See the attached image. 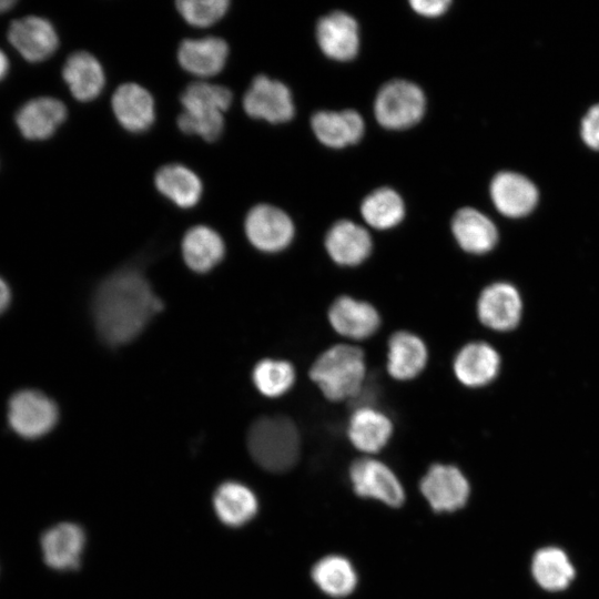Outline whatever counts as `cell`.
I'll use <instances>...</instances> for the list:
<instances>
[{"instance_id": "1", "label": "cell", "mask_w": 599, "mask_h": 599, "mask_svg": "<svg viewBox=\"0 0 599 599\" xmlns=\"http://www.w3.org/2000/svg\"><path fill=\"white\" fill-rule=\"evenodd\" d=\"M92 309L100 337L118 346L135 338L162 309V303L139 271L126 268L99 285Z\"/></svg>"}, {"instance_id": "2", "label": "cell", "mask_w": 599, "mask_h": 599, "mask_svg": "<svg viewBox=\"0 0 599 599\" xmlns=\"http://www.w3.org/2000/svg\"><path fill=\"white\" fill-rule=\"evenodd\" d=\"M366 375L364 353L338 344L322 353L309 369L311 379L332 402L353 399L362 390Z\"/></svg>"}, {"instance_id": "3", "label": "cell", "mask_w": 599, "mask_h": 599, "mask_svg": "<svg viewBox=\"0 0 599 599\" xmlns=\"http://www.w3.org/2000/svg\"><path fill=\"white\" fill-rule=\"evenodd\" d=\"M300 434L295 424L284 416L261 417L247 433V448L264 469L282 473L291 469L300 455Z\"/></svg>"}, {"instance_id": "4", "label": "cell", "mask_w": 599, "mask_h": 599, "mask_svg": "<svg viewBox=\"0 0 599 599\" xmlns=\"http://www.w3.org/2000/svg\"><path fill=\"white\" fill-rule=\"evenodd\" d=\"M425 106V94L417 84L403 79H394L385 83L377 92L374 113L382 126L389 130H403L420 121Z\"/></svg>"}, {"instance_id": "5", "label": "cell", "mask_w": 599, "mask_h": 599, "mask_svg": "<svg viewBox=\"0 0 599 599\" xmlns=\"http://www.w3.org/2000/svg\"><path fill=\"white\" fill-rule=\"evenodd\" d=\"M7 417L17 435L35 439L55 426L59 412L55 403L42 392L21 389L10 397Z\"/></svg>"}, {"instance_id": "6", "label": "cell", "mask_w": 599, "mask_h": 599, "mask_svg": "<svg viewBox=\"0 0 599 599\" xmlns=\"http://www.w3.org/2000/svg\"><path fill=\"white\" fill-rule=\"evenodd\" d=\"M243 109L251 118L271 123L287 122L295 113L290 89L264 74L253 79L243 97Z\"/></svg>"}, {"instance_id": "7", "label": "cell", "mask_w": 599, "mask_h": 599, "mask_svg": "<svg viewBox=\"0 0 599 599\" xmlns=\"http://www.w3.org/2000/svg\"><path fill=\"white\" fill-rule=\"evenodd\" d=\"M248 241L260 251L274 253L287 247L294 237V224L281 209L270 204L252 207L245 217Z\"/></svg>"}, {"instance_id": "8", "label": "cell", "mask_w": 599, "mask_h": 599, "mask_svg": "<svg viewBox=\"0 0 599 599\" xmlns=\"http://www.w3.org/2000/svg\"><path fill=\"white\" fill-rule=\"evenodd\" d=\"M522 303L510 283L497 282L486 286L477 302V315L487 327L505 332L515 328L521 317Z\"/></svg>"}, {"instance_id": "9", "label": "cell", "mask_w": 599, "mask_h": 599, "mask_svg": "<svg viewBox=\"0 0 599 599\" xmlns=\"http://www.w3.org/2000/svg\"><path fill=\"white\" fill-rule=\"evenodd\" d=\"M349 475L357 495L379 499L392 507L403 504V487L385 464L370 458L357 459L352 464Z\"/></svg>"}, {"instance_id": "10", "label": "cell", "mask_w": 599, "mask_h": 599, "mask_svg": "<svg viewBox=\"0 0 599 599\" xmlns=\"http://www.w3.org/2000/svg\"><path fill=\"white\" fill-rule=\"evenodd\" d=\"M420 490L435 511H453L465 505L469 485L451 465H433L420 481Z\"/></svg>"}, {"instance_id": "11", "label": "cell", "mask_w": 599, "mask_h": 599, "mask_svg": "<svg viewBox=\"0 0 599 599\" xmlns=\"http://www.w3.org/2000/svg\"><path fill=\"white\" fill-rule=\"evenodd\" d=\"M12 47L29 62H41L59 47L54 27L44 18L29 16L14 20L8 30Z\"/></svg>"}, {"instance_id": "12", "label": "cell", "mask_w": 599, "mask_h": 599, "mask_svg": "<svg viewBox=\"0 0 599 599\" xmlns=\"http://www.w3.org/2000/svg\"><path fill=\"white\" fill-rule=\"evenodd\" d=\"M316 40L328 58L349 61L357 55L359 49L358 23L344 11H332L317 21Z\"/></svg>"}, {"instance_id": "13", "label": "cell", "mask_w": 599, "mask_h": 599, "mask_svg": "<svg viewBox=\"0 0 599 599\" xmlns=\"http://www.w3.org/2000/svg\"><path fill=\"white\" fill-rule=\"evenodd\" d=\"M85 545L83 529L73 522H60L43 531L40 546L44 562L55 570L79 568Z\"/></svg>"}, {"instance_id": "14", "label": "cell", "mask_w": 599, "mask_h": 599, "mask_svg": "<svg viewBox=\"0 0 599 599\" xmlns=\"http://www.w3.org/2000/svg\"><path fill=\"white\" fill-rule=\"evenodd\" d=\"M328 321L338 334L353 339L370 337L380 324L379 314L373 305L346 295L332 303Z\"/></svg>"}, {"instance_id": "15", "label": "cell", "mask_w": 599, "mask_h": 599, "mask_svg": "<svg viewBox=\"0 0 599 599\" xmlns=\"http://www.w3.org/2000/svg\"><path fill=\"white\" fill-rule=\"evenodd\" d=\"M111 104L116 120L126 131L144 132L155 120L153 97L138 83L130 82L118 87Z\"/></svg>"}, {"instance_id": "16", "label": "cell", "mask_w": 599, "mask_h": 599, "mask_svg": "<svg viewBox=\"0 0 599 599\" xmlns=\"http://www.w3.org/2000/svg\"><path fill=\"white\" fill-rule=\"evenodd\" d=\"M454 373L467 387H481L493 382L500 369L497 351L484 342H473L463 346L454 359Z\"/></svg>"}, {"instance_id": "17", "label": "cell", "mask_w": 599, "mask_h": 599, "mask_svg": "<svg viewBox=\"0 0 599 599\" xmlns=\"http://www.w3.org/2000/svg\"><path fill=\"white\" fill-rule=\"evenodd\" d=\"M325 247L338 265L356 266L369 256L373 244L366 229L352 221L341 220L326 233Z\"/></svg>"}, {"instance_id": "18", "label": "cell", "mask_w": 599, "mask_h": 599, "mask_svg": "<svg viewBox=\"0 0 599 599\" xmlns=\"http://www.w3.org/2000/svg\"><path fill=\"white\" fill-rule=\"evenodd\" d=\"M65 119V105L50 97L28 101L16 114V123L21 134L33 141L50 138Z\"/></svg>"}, {"instance_id": "19", "label": "cell", "mask_w": 599, "mask_h": 599, "mask_svg": "<svg viewBox=\"0 0 599 599\" xmlns=\"http://www.w3.org/2000/svg\"><path fill=\"white\" fill-rule=\"evenodd\" d=\"M229 45L219 37L185 39L177 49V61L187 72L197 77H212L226 63Z\"/></svg>"}, {"instance_id": "20", "label": "cell", "mask_w": 599, "mask_h": 599, "mask_svg": "<svg viewBox=\"0 0 599 599\" xmlns=\"http://www.w3.org/2000/svg\"><path fill=\"white\" fill-rule=\"evenodd\" d=\"M490 194L497 210L509 217L528 214L538 199L535 185L514 172L498 173L491 181Z\"/></svg>"}, {"instance_id": "21", "label": "cell", "mask_w": 599, "mask_h": 599, "mask_svg": "<svg viewBox=\"0 0 599 599\" xmlns=\"http://www.w3.org/2000/svg\"><path fill=\"white\" fill-rule=\"evenodd\" d=\"M311 125L319 142L335 149L355 144L364 134V120L353 109L315 112Z\"/></svg>"}, {"instance_id": "22", "label": "cell", "mask_w": 599, "mask_h": 599, "mask_svg": "<svg viewBox=\"0 0 599 599\" xmlns=\"http://www.w3.org/2000/svg\"><path fill=\"white\" fill-rule=\"evenodd\" d=\"M451 232L458 245L471 254H485L498 241L497 229L491 220L473 207H463L454 214Z\"/></svg>"}, {"instance_id": "23", "label": "cell", "mask_w": 599, "mask_h": 599, "mask_svg": "<svg viewBox=\"0 0 599 599\" xmlns=\"http://www.w3.org/2000/svg\"><path fill=\"white\" fill-rule=\"evenodd\" d=\"M427 348L417 335L399 331L388 341L387 370L398 380H409L422 373L427 363Z\"/></svg>"}, {"instance_id": "24", "label": "cell", "mask_w": 599, "mask_h": 599, "mask_svg": "<svg viewBox=\"0 0 599 599\" xmlns=\"http://www.w3.org/2000/svg\"><path fill=\"white\" fill-rule=\"evenodd\" d=\"M62 75L72 95L82 102L98 98L105 83L101 63L85 51L74 52L67 59Z\"/></svg>"}, {"instance_id": "25", "label": "cell", "mask_w": 599, "mask_h": 599, "mask_svg": "<svg viewBox=\"0 0 599 599\" xmlns=\"http://www.w3.org/2000/svg\"><path fill=\"white\" fill-rule=\"evenodd\" d=\"M393 433L390 419L370 407H358L349 418L347 435L352 444L365 453H376L388 441Z\"/></svg>"}, {"instance_id": "26", "label": "cell", "mask_w": 599, "mask_h": 599, "mask_svg": "<svg viewBox=\"0 0 599 599\" xmlns=\"http://www.w3.org/2000/svg\"><path fill=\"white\" fill-rule=\"evenodd\" d=\"M224 253L225 245L222 237L209 226H194L183 237L184 261L195 272L210 271L223 258Z\"/></svg>"}, {"instance_id": "27", "label": "cell", "mask_w": 599, "mask_h": 599, "mask_svg": "<svg viewBox=\"0 0 599 599\" xmlns=\"http://www.w3.org/2000/svg\"><path fill=\"white\" fill-rule=\"evenodd\" d=\"M158 191L182 209L194 206L202 195V182L189 167L167 164L158 170L154 177Z\"/></svg>"}, {"instance_id": "28", "label": "cell", "mask_w": 599, "mask_h": 599, "mask_svg": "<svg viewBox=\"0 0 599 599\" xmlns=\"http://www.w3.org/2000/svg\"><path fill=\"white\" fill-rule=\"evenodd\" d=\"M213 506L216 515L225 525L237 527L254 517L257 510V500L246 486L236 481H227L216 489Z\"/></svg>"}, {"instance_id": "29", "label": "cell", "mask_w": 599, "mask_h": 599, "mask_svg": "<svg viewBox=\"0 0 599 599\" xmlns=\"http://www.w3.org/2000/svg\"><path fill=\"white\" fill-rule=\"evenodd\" d=\"M361 213L367 224L377 230L392 229L402 222L405 206L400 195L383 186L369 193L362 202Z\"/></svg>"}, {"instance_id": "30", "label": "cell", "mask_w": 599, "mask_h": 599, "mask_svg": "<svg viewBox=\"0 0 599 599\" xmlns=\"http://www.w3.org/2000/svg\"><path fill=\"white\" fill-rule=\"evenodd\" d=\"M531 570L536 581L549 591L565 589L575 575L567 555L554 547L544 548L536 552Z\"/></svg>"}, {"instance_id": "31", "label": "cell", "mask_w": 599, "mask_h": 599, "mask_svg": "<svg viewBox=\"0 0 599 599\" xmlns=\"http://www.w3.org/2000/svg\"><path fill=\"white\" fill-rule=\"evenodd\" d=\"M312 577L325 593L333 597L349 595L357 582V576L351 562L339 556L321 559L313 568Z\"/></svg>"}, {"instance_id": "32", "label": "cell", "mask_w": 599, "mask_h": 599, "mask_svg": "<svg viewBox=\"0 0 599 599\" xmlns=\"http://www.w3.org/2000/svg\"><path fill=\"white\" fill-rule=\"evenodd\" d=\"M232 100L227 88L204 81L189 84L180 98L183 111L195 114H223Z\"/></svg>"}, {"instance_id": "33", "label": "cell", "mask_w": 599, "mask_h": 599, "mask_svg": "<svg viewBox=\"0 0 599 599\" xmlns=\"http://www.w3.org/2000/svg\"><path fill=\"white\" fill-rule=\"evenodd\" d=\"M253 380L263 395L278 397L294 384L295 370L286 361L263 359L253 370Z\"/></svg>"}, {"instance_id": "34", "label": "cell", "mask_w": 599, "mask_h": 599, "mask_svg": "<svg viewBox=\"0 0 599 599\" xmlns=\"http://www.w3.org/2000/svg\"><path fill=\"white\" fill-rule=\"evenodd\" d=\"M227 0H181L176 9L191 26L204 28L219 21L227 11Z\"/></svg>"}, {"instance_id": "35", "label": "cell", "mask_w": 599, "mask_h": 599, "mask_svg": "<svg viewBox=\"0 0 599 599\" xmlns=\"http://www.w3.org/2000/svg\"><path fill=\"white\" fill-rule=\"evenodd\" d=\"M180 130L186 134H196L205 141L217 140L224 131L223 114H194L182 112L177 118Z\"/></svg>"}, {"instance_id": "36", "label": "cell", "mask_w": 599, "mask_h": 599, "mask_svg": "<svg viewBox=\"0 0 599 599\" xmlns=\"http://www.w3.org/2000/svg\"><path fill=\"white\" fill-rule=\"evenodd\" d=\"M581 134L590 148L599 150V104L592 106L583 118Z\"/></svg>"}, {"instance_id": "37", "label": "cell", "mask_w": 599, "mask_h": 599, "mask_svg": "<svg viewBox=\"0 0 599 599\" xmlns=\"http://www.w3.org/2000/svg\"><path fill=\"white\" fill-rule=\"evenodd\" d=\"M412 8L419 14L425 17H439L450 4V0H412Z\"/></svg>"}, {"instance_id": "38", "label": "cell", "mask_w": 599, "mask_h": 599, "mask_svg": "<svg viewBox=\"0 0 599 599\" xmlns=\"http://www.w3.org/2000/svg\"><path fill=\"white\" fill-rule=\"evenodd\" d=\"M11 301V291L6 281L0 276V314L3 313Z\"/></svg>"}, {"instance_id": "39", "label": "cell", "mask_w": 599, "mask_h": 599, "mask_svg": "<svg viewBox=\"0 0 599 599\" xmlns=\"http://www.w3.org/2000/svg\"><path fill=\"white\" fill-rule=\"evenodd\" d=\"M9 69V61L6 54L0 50V81L6 77Z\"/></svg>"}, {"instance_id": "40", "label": "cell", "mask_w": 599, "mask_h": 599, "mask_svg": "<svg viewBox=\"0 0 599 599\" xmlns=\"http://www.w3.org/2000/svg\"><path fill=\"white\" fill-rule=\"evenodd\" d=\"M16 4V1L0 0V14L10 10Z\"/></svg>"}]
</instances>
